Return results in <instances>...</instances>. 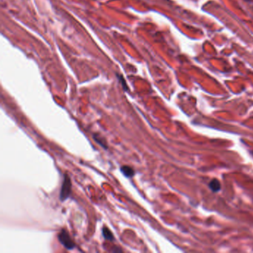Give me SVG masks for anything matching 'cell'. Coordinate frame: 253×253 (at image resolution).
<instances>
[{
  "mask_svg": "<svg viewBox=\"0 0 253 253\" xmlns=\"http://www.w3.org/2000/svg\"><path fill=\"white\" fill-rule=\"evenodd\" d=\"M209 185H210V189L212 191H214V192H217V191L220 190V183H219L218 181H217V180H213V181H212Z\"/></svg>",
  "mask_w": 253,
  "mask_h": 253,
  "instance_id": "6",
  "label": "cell"
},
{
  "mask_svg": "<svg viewBox=\"0 0 253 253\" xmlns=\"http://www.w3.org/2000/svg\"><path fill=\"white\" fill-rule=\"evenodd\" d=\"M58 239H59V241L61 243V244L67 250H74L76 247V244L73 241V240L66 229L61 230L59 235H58Z\"/></svg>",
  "mask_w": 253,
  "mask_h": 253,
  "instance_id": "1",
  "label": "cell"
},
{
  "mask_svg": "<svg viewBox=\"0 0 253 253\" xmlns=\"http://www.w3.org/2000/svg\"><path fill=\"white\" fill-rule=\"evenodd\" d=\"M120 171L123 175L126 177H132L134 175V170L129 166H123L120 168Z\"/></svg>",
  "mask_w": 253,
  "mask_h": 253,
  "instance_id": "3",
  "label": "cell"
},
{
  "mask_svg": "<svg viewBox=\"0 0 253 253\" xmlns=\"http://www.w3.org/2000/svg\"><path fill=\"white\" fill-rule=\"evenodd\" d=\"M94 139L95 141L97 142V143L99 144V145L102 146L103 148H104V149H107L108 146H107V143H106V140L104 139L103 137L102 136H100V134H94L93 136Z\"/></svg>",
  "mask_w": 253,
  "mask_h": 253,
  "instance_id": "4",
  "label": "cell"
},
{
  "mask_svg": "<svg viewBox=\"0 0 253 253\" xmlns=\"http://www.w3.org/2000/svg\"><path fill=\"white\" fill-rule=\"evenodd\" d=\"M103 236L104 238L106 240H107V241H114V239L113 233L111 232V230L109 229L106 228V227L103 228Z\"/></svg>",
  "mask_w": 253,
  "mask_h": 253,
  "instance_id": "5",
  "label": "cell"
},
{
  "mask_svg": "<svg viewBox=\"0 0 253 253\" xmlns=\"http://www.w3.org/2000/svg\"><path fill=\"white\" fill-rule=\"evenodd\" d=\"M71 193H72V182L69 176L65 175L61 186L60 193H59V198L62 201H64L70 197Z\"/></svg>",
  "mask_w": 253,
  "mask_h": 253,
  "instance_id": "2",
  "label": "cell"
}]
</instances>
